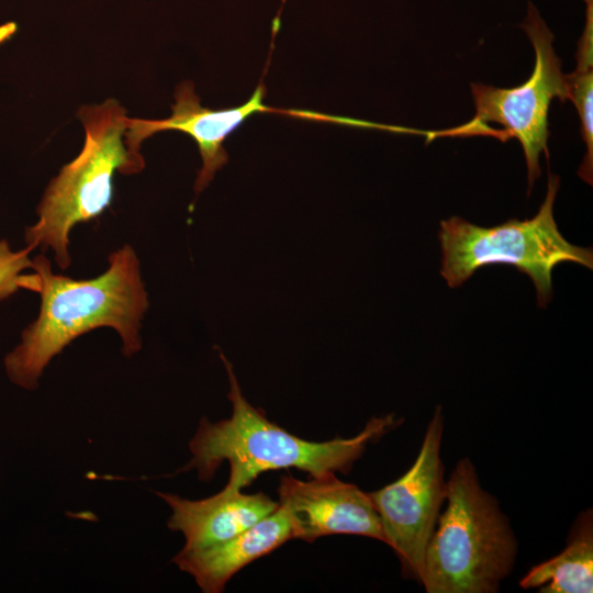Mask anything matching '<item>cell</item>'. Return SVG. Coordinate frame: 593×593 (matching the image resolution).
Masks as SVG:
<instances>
[{"label":"cell","mask_w":593,"mask_h":593,"mask_svg":"<svg viewBox=\"0 0 593 593\" xmlns=\"http://www.w3.org/2000/svg\"><path fill=\"white\" fill-rule=\"evenodd\" d=\"M32 262L34 273L23 275L22 289L38 293L40 311L4 358L11 382L36 389L55 356L79 336L100 327H111L119 334L126 357L142 348L141 327L149 302L131 245L113 251L105 271L91 279L55 273L43 254Z\"/></svg>","instance_id":"6da1fadb"},{"label":"cell","mask_w":593,"mask_h":593,"mask_svg":"<svg viewBox=\"0 0 593 593\" xmlns=\"http://www.w3.org/2000/svg\"><path fill=\"white\" fill-rule=\"evenodd\" d=\"M569 100L577 108L581 136L586 153L579 169V176L592 184L593 178V4L586 5L583 33L577 51V67L567 75Z\"/></svg>","instance_id":"4fadbf2b"},{"label":"cell","mask_w":593,"mask_h":593,"mask_svg":"<svg viewBox=\"0 0 593 593\" xmlns=\"http://www.w3.org/2000/svg\"><path fill=\"white\" fill-rule=\"evenodd\" d=\"M444 416L438 405L427 425L418 455L394 482L370 492L384 544L398 556L402 573L421 583L427 545L445 501L440 456Z\"/></svg>","instance_id":"52a82bcc"},{"label":"cell","mask_w":593,"mask_h":593,"mask_svg":"<svg viewBox=\"0 0 593 593\" xmlns=\"http://www.w3.org/2000/svg\"><path fill=\"white\" fill-rule=\"evenodd\" d=\"M445 501L427 545L421 584L427 593L497 592L514 568L518 544L468 457L451 471Z\"/></svg>","instance_id":"3957f363"},{"label":"cell","mask_w":593,"mask_h":593,"mask_svg":"<svg viewBox=\"0 0 593 593\" xmlns=\"http://www.w3.org/2000/svg\"><path fill=\"white\" fill-rule=\"evenodd\" d=\"M585 2V4H592L593 3V0H583Z\"/></svg>","instance_id":"9a60e30c"},{"label":"cell","mask_w":593,"mask_h":593,"mask_svg":"<svg viewBox=\"0 0 593 593\" xmlns=\"http://www.w3.org/2000/svg\"><path fill=\"white\" fill-rule=\"evenodd\" d=\"M219 354L228 376L232 415L219 422L200 421L189 443L192 458L177 473L194 469L201 481H209L227 461L230 477L225 485L235 490L245 489L270 470L295 468L311 477L348 473L370 443L401 423L394 414H389L372 417L350 438L326 441L300 438L269 421L261 409L245 399L232 363L221 350Z\"/></svg>","instance_id":"7a4b0ae2"},{"label":"cell","mask_w":593,"mask_h":593,"mask_svg":"<svg viewBox=\"0 0 593 593\" xmlns=\"http://www.w3.org/2000/svg\"><path fill=\"white\" fill-rule=\"evenodd\" d=\"M33 249L25 246L13 250L4 239L0 240V300H4L22 289V272L32 269L30 253Z\"/></svg>","instance_id":"5bb4252c"},{"label":"cell","mask_w":593,"mask_h":593,"mask_svg":"<svg viewBox=\"0 0 593 593\" xmlns=\"http://www.w3.org/2000/svg\"><path fill=\"white\" fill-rule=\"evenodd\" d=\"M78 116L86 131L82 149L47 186L37 206V221L26 227L27 247L49 248L60 270L70 266V231L100 216L112 203L113 177L141 172L144 160L134 158L124 143L125 109L114 99L85 105Z\"/></svg>","instance_id":"277c9868"},{"label":"cell","mask_w":593,"mask_h":593,"mask_svg":"<svg viewBox=\"0 0 593 593\" xmlns=\"http://www.w3.org/2000/svg\"><path fill=\"white\" fill-rule=\"evenodd\" d=\"M539 593H591L593 591V512L586 508L575 518L567 546L557 556L529 570L521 582Z\"/></svg>","instance_id":"7c38bea8"},{"label":"cell","mask_w":593,"mask_h":593,"mask_svg":"<svg viewBox=\"0 0 593 593\" xmlns=\"http://www.w3.org/2000/svg\"><path fill=\"white\" fill-rule=\"evenodd\" d=\"M171 510L170 530L186 539L182 550H199L224 541L251 527L278 507L267 494H246L224 486L216 494L201 500L156 492Z\"/></svg>","instance_id":"30bf717a"},{"label":"cell","mask_w":593,"mask_h":593,"mask_svg":"<svg viewBox=\"0 0 593 593\" xmlns=\"http://www.w3.org/2000/svg\"><path fill=\"white\" fill-rule=\"evenodd\" d=\"M559 186V177L549 174L546 198L529 220L511 219L492 227L460 216L443 220L438 233L440 275L447 284L458 288L482 267L510 265L532 279L537 304L545 307L552 299L551 275L557 265L574 262L592 269V249L569 243L556 224L553 204Z\"/></svg>","instance_id":"5b68a950"},{"label":"cell","mask_w":593,"mask_h":593,"mask_svg":"<svg viewBox=\"0 0 593 593\" xmlns=\"http://www.w3.org/2000/svg\"><path fill=\"white\" fill-rule=\"evenodd\" d=\"M278 496L292 538L313 542L331 535H357L384 542L369 493L340 481L334 473L311 477L306 481L282 475Z\"/></svg>","instance_id":"9c48e42d"},{"label":"cell","mask_w":593,"mask_h":593,"mask_svg":"<svg viewBox=\"0 0 593 593\" xmlns=\"http://www.w3.org/2000/svg\"><path fill=\"white\" fill-rule=\"evenodd\" d=\"M521 27L535 52L530 77L513 88L471 83L474 116L462 125L433 132L432 141L435 137L485 136L491 123L500 124L503 127L500 141L516 138L522 145L530 191L540 176V155L545 153L548 158L550 103L555 98L566 102L569 100V91L561 59L553 48L555 36L532 2H528L527 14Z\"/></svg>","instance_id":"8992f818"},{"label":"cell","mask_w":593,"mask_h":593,"mask_svg":"<svg viewBox=\"0 0 593 593\" xmlns=\"http://www.w3.org/2000/svg\"><path fill=\"white\" fill-rule=\"evenodd\" d=\"M292 539L286 512L279 506L261 521L219 544L180 550L172 562L189 573L204 593H220L231 578L253 561Z\"/></svg>","instance_id":"8fae6325"},{"label":"cell","mask_w":593,"mask_h":593,"mask_svg":"<svg viewBox=\"0 0 593 593\" xmlns=\"http://www.w3.org/2000/svg\"><path fill=\"white\" fill-rule=\"evenodd\" d=\"M267 89L262 79L246 103L236 108L213 110L201 105L191 81L179 83L175 91L172 114L163 120L127 119L124 143L128 153L144 160L139 153L144 139L163 131H180L198 145L202 167L198 172L194 192L199 195L212 181L215 172L227 161L225 139L248 118L257 113H276L293 119L356 126V119L329 115L311 110L278 109L264 103Z\"/></svg>","instance_id":"ba28073f"}]
</instances>
